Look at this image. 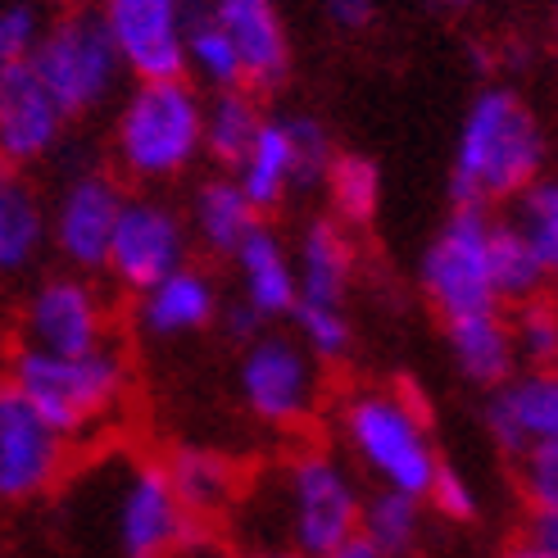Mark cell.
Wrapping results in <instances>:
<instances>
[{
  "mask_svg": "<svg viewBox=\"0 0 558 558\" xmlns=\"http://www.w3.org/2000/svg\"><path fill=\"white\" fill-rule=\"evenodd\" d=\"M509 327H513V350L526 368H558V300L549 295L522 300Z\"/></svg>",
  "mask_w": 558,
  "mask_h": 558,
  "instance_id": "obj_32",
  "label": "cell"
},
{
  "mask_svg": "<svg viewBox=\"0 0 558 558\" xmlns=\"http://www.w3.org/2000/svg\"><path fill=\"white\" fill-rule=\"evenodd\" d=\"M123 186L109 173H77L54 214V241H60L64 259L77 268H105L109 259V236L123 209Z\"/></svg>",
  "mask_w": 558,
  "mask_h": 558,
  "instance_id": "obj_16",
  "label": "cell"
},
{
  "mask_svg": "<svg viewBox=\"0 0 558 558\" xmlns=\"http://www.w3.org/2000/svg\"><path fill=\"white\" fill-rule=\"evenodd\" d=\"M295 331H300V345L310 350L318 364H337V359L350 354V318H345V304H314V300H295Z\"/></svg>",
  "mask_w": 558,
  "mask_h": 558,
  "instance_id": "obj_33",
  "label": "cell"
},
{
  "mask_svg": "<svg viewBox=\"0 0 558 558\" xmlns=\"http://www.w3.org/2000/svg\"><path fill=\"white\" fill-rule=\"evenodd\" d=\"M5 377L69 445L109 423L128 400V381H132L123 350H114L109 341L73 359L19 345L5 364Z\"/></svg>",
  "mask_w": 558,
  "mask_h": 558,
  "instance_id": "obj_3",
  "label": "cell"
},
{
  "mask_svg": "<svg viewBox=\"0 0 558 558\" xmlns=\"http://www.w3.org/2000/svg\"><path fill=\"white\" fill-rule=\"evenodd\" d=\"M37 37H41V27H37V14L27 5L0 10V69L27 60V50L37 46Z\"/></svg>",
  "mask_w": 558,
  "mask_h": 558,
  "instance_id": "obj_37",
  "label": "cell"
},
{
  "mask_svg": "<svg viewBox=\"0 0 558 558\" xmlns=\"http://www.w3.org/2000/svg\"><path fill=\"white\" fill-rule=\"evenodd\" d=\"M182 54H186V69L201 73L209 87H218V92L245 87L236 46L228 41L222 23L214 19L209 0H182Z\"/></svg>",
  "mask_w": 558,
  "mask_h": 558,
  "instance_id": "obj_26",
  "label": "cell"
},
{
  "mask_svg": "<svg viewBox=\"0 0 558 558\" xmlns=\"http://www.w3.org/2000/svg\"><path fill=\"white\" fill-rule=\"evenodd\" d=\"M105 477V536L114 558H173L195 536L159 459H123Z\"/></svg>",
  "mask_w": 558,
  "mask_h": 558,
  "instance_id": "obj_7",
  "label": "cell"
},
{
  "mask_svg": "<svg viewBox=\"0 0 558 558\" xmlns=\"http://www.w3.org/2000/svg\"><path fill=\"white\" fill-rule=\"evenodd\" d=\"M323 558H377V554H373V549H368L364 541H359V536H354V541L337 545V549H331V554H323Z\"/></svg>",
  "mask_w": 558,
  "mask_h": 558,
  "instance_id": "obj_42",
  "label": "cell"
},
{
  "mask_svg": "<svg viewBox=\"0 0 558 558\" xmlns=\"http://www.w3.org/2000/svg\"><path fill=\"white\" fill-rule=\"evenodd\" d=\"M259 123H264V109L255 105L250 92H241V87L218 92L214 105H205V155L218 159L222 169H236L250 142H255Z\"/></svg>",
  "mask_w": 558,
  "mask_h": 558,
  "instance_id": "obj_29",
  "label": "cell"
},
{
  "mask_svg": "<svg viewBox=\"0 0 558 558\" xmlns=\"http://www.w3.org/2000/svg\"><path fill=\"white\" fill-rule=\"evenodd\" d=\"M222 327H228V337H236V341H255L259 331H264V318L250 310L245 300H232L228 314H222Z\"/></svg>",
  "mask_w": 558,
  "mask_h": 558,
  "instance_id": "obj_38",
  "label": "cell"
},
{
  "mask_svg": "<svg viewBox=\"0 0 558 558\" xmlns=\"http://www.w3.org/2000/svg\"><path fill=\"white\" fill-rule=\"evenodd\" d=\"M236 186L245 191V201L255 205V214L277 209L287 201V191H295V146H291L287 119L259 123L245 159L236 163Z\"/></svg>",
  "mask_w": 558,
  "mask_h": 558,
  "instance_id": "obj_23",
  "label": "cell"
},
{
  "mask_svg": "<svg viewBox=\"0 0 558 558\" xmlns=\"http://www.w3.org/2000/svg\"><path fill=\"white\" fill-rule=\"evenodd\" d=\"M109 314L105 300L82 277H46L23 310V345L46 354H87L105 345Z\"/></svg>",
  "mask_w": 558,
  "mask_h": 558,
  "instance_id": "obj_12",
  "label": "cell"
},
{
  "mask_svg": "<svg viewBox=\"0 0 558 558\" xmlns=\"http://www.w3.org/2000/svg\"><path fill=\"white\" fill-rule=\"evenodd\" d=\"M486 432L509 459L558 436V368H522L490 386Z\"/></svg>",
  "mask_w": 558,
  "mask_h": 558,
  "instance_id": "obj_14",
  "label": "cell"
},
{
  "mask_svg": "<svg viewBox=\"0 0 558 558\" xmlns=\"http://www.w3.org/2000/svg\"><path fill=\"white\" fill-rule=\"evenodd\" d=\"M341 440L350 445V454L359 468L386 490H404L423 499L440 454L427 427V409L409 386H364L345 396L341 413Z\"/></svg>",
  "mask_w": 558,
  "mask_h": 558,
  "instance_id": "obj_2",
  "label": "cell"
},
{
  "mask_svg": "<svg viewBox=\"0 0 558 558\" xmlns=\"http://www.w3.org/2000/svg\"><path fill=\"white\" fill-rule=\"evenodd\" d=\"M554 37H558V0H554Z\"/></svg>",
  "mask_w": 558,
  "mask_h": 558,
  "instance_id": "obj_47",
  "label": "cell"
},
{
  "mask_svg": "<svg viewBox=\"0 0 558 558\" xmlns=\"http://www.w3.org/2000/svg\"><path fill=\"white\" fill-rule=\"evenodd\" d=\"M513 214L509 222L526 236V245L554 268L558 264V178H532L518 195H513Z\"/></svg>",
  "mask_w": 558,
  "mask_h": 558,
  "instance_id": "obj_31",
  "label": "cell"
},
{
  "mask_svg": "<svg viewBox=\"0 0 558 558\" xmlns=\"http://www.w3.org/2000/svg\"><path fill=\"white\" fill-rule=\"evenodd\" d=\"M323 186L331 195L337 218L350 222V228H364L381 205V173H377V163L368 155H337L327 163Z\"/></svg>",
  "mask_w": 558,
  "mask_h": 558,
  "instance_id": "obj_30",
  "label": "cell"
},
{
  "mask_svg": "<svg viewBox=\"0 0 558 558\" xmlns=\"http://www.w3.org/2000/svg\"><path fill=\"white\" fill-rule=\"evenodd\" d=\"M114 146L119 163L142 182L186 173L195 155H205V100L186 77L142 82L119 114Z\"/></svg>",
  "mask_w": 558,
  "mask_h": 558,
  "instance_id": "obj_5",
  "label": "cell"
},
{
  "mask_svg": "<svg viewBox=\"0 0 558 558\" xmlns=\"http://www.w3.org/2000/svg\"><path fill=\"white\" fill-rule=\"evenodd\" d=\"M214 318H218V287L205 268H191V264L173 268L150 291H142V310H136V323L159 341L205 331Z\"/></svg>",
  "mask_w": 558,
  "mask_h": 558,
  "instance_id": "obj_18",
  "label": "cell"
},
{
  "mask_svg": "<svg viewBox=\"0 0 558 558\" xmlns=\"http://www.w3.org/2000/svg\"><path fill=\"white\" fill-rule=\"evenodd\" d=\"M323 373L318 359L295 337L259 331L241 359V400L268 427H304L318 409Z\"/></svg>",
  "mask_w": 558,
  "mask_h": 558,
  "instance_id": "obj_10",
  "label": "cell"
},
{
  "mask_svg": "<svg viewBox=\"0 0 558 558\" xmlns=\"http://www.w3.org/2000/svg\"><path fill=\"white\" fill-rule=\"evenodd\" d=\"M186 264V228L178 209L150 195H132L119 209L114 236H109V259L105 268L119 277L128 291H150L159 277H169L173 268Z\"/></svg>",
  "mask_w": 558,
  "mask_h": 558,
  "instance_id": "obj_11",
  "label": "cell"
},
{
  "mask_svg": "<svg viewBox=\"0 0 558 558\" xmlns=\"http://www.w3.org/2000/svg\"><path fill=\"white\" fill-rule=\"evenodd\" d=\"M287 132H291V146H295V186H318L327 178V163L337 159V146H331V136L318 119L310 114H295L287 119Z\"/></svg>",
  "mask_w": 558,
  "mask_h": 558,
  "instance_id": "obj_34",
  "label": "cell"
},
{
  "mask_svg": "<svg viewBox=\"0 0 558 558\" xmlns=\"http://www.w3.org/2000/svg\"><path fill=\"white\" fill-rule=\"evenodd\" d=\"M350 272H354V245L341 232V222H327V218L310 222L295 255V291H300L295 300L345 304Z\"/></svg>",
  "mask_w": 558,
  "mask_h": 558,
  "instance_id": "obj_22",
  "label": "cell"
},
{
  "mask_svg": "<svg viewBox=\"0 0 558 558\" xmlns=\"http://www.w3.org/2000/svg\"><path fill=\"white\" fill-rule=\"evenodd\" d=\"M490 287L499 304L536 300L549 287V264L536 255L513 222H490Z\"/></svg>",
  "mask_w": 558,
  "mask_h": 558,
  "instance_id": "obj_27",
  "label": "cell"
},
{
  "mask_svg": "<svg viewBox=\"0 0 558 558\" xmlns=\"http://www.w3.org/2000/svg\"><path fill=\"white\" fill-rule=\"evenodd\" d=\"M191 222H195V236L205 241V250H214V255H236V245L250 236L259 214L245 201L236 178H209L191 201Z\"/></svg>",
  "mask_w": 558,
  "mask_h": 558,
  "instance_id": "obj_25",
  "label": "cell"
},
{
  "mask_svg": "<svg viewBox=\"0 0 558 558\" xmlns=\"http://www.w3.org/2000/svg\"><path fill=\"white\" fill-rule=\"evenodd\" d=\"M423 291L436 304L440 318L495 310V287H490V218L486 209L454 205L445 228L423 255Z\"/></svg>",
  "mask_w": 558,
  "mask_h": 558,
  "instance_id": "obj_8",
  "label": "cell"
},
{
  "mask_svg": "<svg viewBox=\"0 0 558 558\" xmlns=\"http://www.w3.org/2000/svg\"><path fill=\"white\" fill-rule=\"evenodd\" d=\"M236 268H241V300L255 310L264 323L291 318L295 310V259L287 255V245L277 232H268L264 222L250 228V236L236 245Z\"/></svg>",
  "mask_w": 558,
  "mask_h": 558,
  "instance_id": "obj_19",
  "label": "cell"
},
{
  "mask_svg": "<svg viewBox=\"0 0 558 558\" xmlns=\"http://www.w3.org/2000/svg\"><path fill=\"white\" fill-rule=\"evenodd\" d=\"M545 169V132L518 92L486 87L468 105L459 128V150L450 169V195L454 205L486 209L541 178Z\"/></svg>",
  "mask_w": 558,
  "mask_h": 558,
  "instance_id": "obj_1",
  "label": "cell"
},
{
  "mask_svg": "<svg viewBox=\"0 0 558 558\" xmlns=\"http://www.w3.org/2000/svg\"><path fill=\"white\" fill-rule=\"evenodd\" d=\"M445 341L459 373L472 386H499L505 377L518 373V350H513V327L505 310H477V314H459L445 318Z\"/></svg>",
  "mask_w": 558,
  "mask_h": 558,
  "instance_id": "obj_20",
  "label": "cell"
},
{
  "mask_svg": "<svg viewBox=\"0 0 558 558\" xmlns=\"http://www.w3.org/2000/svg\"><path fill=\"white\" fill-rule=\"evenodd\" d=\"M423 499H432V509L440 518H450V522H472V518H477V509H482L477 486H472L454 463H440L436 468V477H432V486H427Z\"/></svg>",
  "mask_w": 558,
  "mask_h": 558,
  "instance_id": "obj_36",
  "label": "cell"
},
{
  "mask_svg": "<svg viewBox=\"0 0 558 558\" xmlns=\"http://www.w3.org/2000/svg\"><path fill=\"white\" fill-rule=\"evenodd\" d=\"M60 5H82V0H60Z\"/></svg>",
  "mask_w": 558,
  "mask_h": 558,
  "instance_id": "obj_48",
  "label": "cell"
},
{
  "mask_svg": "<svg viewBox=\"0 0 558 558\" xmlns=\"http://www.w3.org/2000/svg\"><path fill=\"white\" fill-rule=\"evenodd\" d=\"M359 509H364V490L331 450H300L272 477L277 541L310 558L354 541Z\"/></svg>",
  "mask_w": 558,
  "mask_h": 558,
  "instance_id": "obj_4",
  "label": "cell"
},
{
  "mask_svg": "<svg viewBox=\"0 0 558 558\" xmlns=\"http://www.w3.org/2000/svg\"><path fill=\"white\" fill-rule=\"evenodd\" d=\"M27 64L41 77L50 100L60 105V114L82 119L114 92V82L123 73V54L114 37H109V23L100 10L69 5L37 37V46L27 50Z\"/></svg>",
  "mask_w": 558,
  "mask_h": 558,
  "instance_id": "obj_6",
  "label": "cell"
},
{
  "mask_svg": "<svg viewBox=\"0 0 558 558\" xmlns=\"http://www.w3.org/2000/svg\"><path fill=\"white\" fill-rule=\"evenodd\" d=\"M73 445L0 377V509H19L64 482Z\"/></svg>",
  "mask_w": 558,
  "mask_h": 558,
  "instance_id": "obj_9",
  "label": "cell"
},
{
  "mask_svg": "<svg viewBox=\"0 0 558 558\" xmlns=\"http://www.w3.org/2000/svg\"><path fill=\"white\" fill-rule=\"evenodd\" d=\"M64 114L41 87L33 64L19 60L0 69V163L5 169H23V163L41 159L54 142H60Z\"/></svg>",
  "mask_w": 558,
  "mask_h": 558,
  "instance_id": "obj_15",
  "label": "cell"
},
{
  "mask_svg": "<svg viewBox=\"0 0 558 558\" xmlns=\"http://www.w3.org/2000/svg\"><path fill=\"white\" fill-rule=\"evenodd\" d=\"M163 472H169V486L178 495V505L186 509L191 522H205L228 513L241 499V477L236 463L218 450H201V445H178V450L163 459Z\"/></svg>",
  "mask_w": 558,
  "mask_h": 558,
  "instance_id": "obj_21",
  "label": "cell"
},
{
  "mask_svg": "<svg viewBox=\"0 0 558 558\" xmlns=\"http://www.w3.org/2000/svg\"><path fill=\"white\" fill-rule=\"evenodd\" d=\"M323 5L341 27H368L373 19V0H323Z\"/></svg>",
  "mask_w": 558,
  "mask_h": 558,
  "instance_id": "obj_39",
  "label": "cell"
},
{
  "mask_svg": "<svg viewBox=\"0 0 558 558\" xmlns=\"http://www.w3.org/2000/svg\"><path fill=\"white\" fill-rule=\"evenodd\" d=\"M518 463V490L522 499L536 509H558V436L532 445L526 454L513 459Z\"/></svg>",
  "mask_w": 558,
  "mask_h": 558,
  "instance_id": "obj_35",
  "label": "cell"
},
{
  "mask_svg": "<svg viewBox=\"0 0 558 558\" xmlns=\"http://www.w3.org/2000/svg\"><path fill=\"white\" fill-rule=\"evenodd\" d=\"M209 10L236 46L245 87H277L291 69V41L272 0H209Z\"/></svg>",
  "mask_w": 558,
  "mask_h": 558,
  "instance_id": "obj_17",
  "label": "cell"
},
{
  "mask_svg": "<svg viewBox=\"0 0 558 558\" xmlns=\"http://www.w3.org/2000/svg\"><path fill=\"white\" fill-rule=\"evenodd\" d=\"M549 282H554V287H558V264H554V268H549Z\"/></svg>",
  "mask_w": 558,
  "mask_h": 558,
  "instance_id": "obj_46",
  "label": "cell"
},
{
  "mask_svg": "<svg viewBox=\"0 0 558 558\" xmlns=\"http://www.w3.org/2000/svg\"><path fill=\"white\" fill-rule=\"evenodd\" d=\"M359 541L377 558H413L423 549V499L377 486L359 509Z\"/></svg>",
  "mask_w": 558,
  "mask_h": 558,
  "instance_id": "obj_24",
  "label": "cell"
},
{
  "mask_svg": "<svg viewBox=\"0 0 558 558\" xmlns=\"http://www.w3.org/2000/svg\"><path fill=\"white\" fill-rule=\"evenodd\" d=\"M100 14L123 54V69H132L142 82L186 73L182 0H105Z\"/></svg>",
  "mask_w": 558,
  "mask_h": 558,
  "instance_id": "obj_13",
  "label": "cell"
},
{
  "mask_svg": "<svg viewBox=\"0 0 558 558\" xmlns=\"http://www.w3.org/2000/svg\"><path fill=\"white\" fill-rule=\"evenodd\" d=\"M526 541L549 549L558 558V509H536L532 513V532H526Z\"/></svg>",
  "mask_w": 558,
  "mask_h": 558,
  "instance_id": "obj_40",
  "label": "cell"
},
{
  "mask_svg": "<svg viewBox=\"0 0 558 558\" xmlns=\"http://www.w3.org/2000/svg\"><path fill=\"white\" fill-rule=\"evenodd\" d=\"M173 558H228V554H218V549H214V545H205L201 536H191Z\"/></svg>",
  "mask_w": 558,
  "mask_h": 558,
  "instance_id": "obj_41",
  "label": "cell"
},
{
  "mask_svg": "<svg viewBox=\"0 0 558 558\" xmlns=\"http://www.w3.org/2000/svg\"><path fill=\"white\" fill-rule=\"evenodd\" d=\"M436 5H440V10H472L477 0H436Z\"/></svg>",
  "mask_w": 558,
  "mask_h": 558,
  "instance_id": "obj_45",
  "label": "cell"
},
{
  "mask_svg": "<svg viewBox=\"0 0 558 558\" xmlns=\"http://www.w3.org/2000/svg\"><path fill=\"white\" fill-rule=\"evenodd\" d=\"M250 558H310V554H300V549H291V545H264V549H255Z\"/></svg>",
  "mask_w": 558,
  "mask_h": 558,
  "instance_id": "obj_44",
  "label": "cell"
},
{
  "mask_svg": "<svg viewBox=\"0 0 558 558\" xmlns=\"http://www.w3.org/2000/svg\"><path fill=\"white\" fill-rule=\"evenodd\" d=\"M499 558H554L549 549H541V545H532V541H518V545H509Z\"/></svg>",
  "mask_w": 558,
  "mask_h": 558,
  "instance_id": "obj_43",
  "label": "cell"
},
{
  "mask_svg": "<svg viewBox=\"0 0 558 558\" xmlns=\"http://www.w3.org/2000/svg\"><path fill=\"white\" fill-rule=\"evenodd\" d=\"M46 236V214L37 191L0 163V272H19Z\"/></svg>",
  "mask_w": 558,
  "mask_h": 558,
  "instance_id": "obj_28",
  "label": "cell"
}]
</instances>
